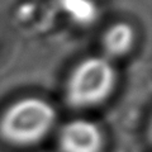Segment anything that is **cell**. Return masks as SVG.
<instances>
[{
	"instance_id": "4",
	"label": "cell",
	"mask_w": 152,
	"mask_h": 152,
	"mask_svg": "<svg viewBox=\"0 0 152 152\" xmlns=\"http://www.w3.org/2000/svg\"><path fill=\"white\" fill-rule=\"evenodd\" d=\"M136 38V31L129 23H113L102 36L103 56L112 61L126 57L134 47Z\"/></svg>"
},
{
	"instance_id": "2",
	"label": "cell",
	"mask_w": 152,
	"mask_h": 152,
	"mask_svg": "<svg viewBox=\"0 0 152 152\" xmlns=\"http://www.w3.org/2000/svg\"><path fill=\"white\" fill-rule=\"evenodd\" d=\"M118 83L113 61L103 55L85 57L72 69L65 84V102L70 108L98 107L112 96Z\"/></svg>"
},
{
	"instance_id": "1",
	"label": "cell",
	"mask_w": 152,
	"mask_h": 152,
	"mask_svg": "<svg viewBox=\"0 0 152 152\" xmlns=\"http://www.w3.org/2000/svg\"><path fill=\"white\" fill-rule=\"evenodd\" d=\"M57 123L56 108L38 96H26L8 105L0 115V138L14 147L42 142Z\"/></svg>"
},
{
	"instance_id": "3",
	"label": "cell",
	"mask_w": 152,
	"mask_h": 152,
	"mask_svg": "<svg viewBox=\"0 0 152 152\" xmlns=\"http://www.w3.org/2000/svg\"><path fill=\"white\" fill-rule=\"evenodd\" d=\"M104 146V132L91 119H71L62 124L57 134L60 152H103Z\"/></svg>"
},
{
	"instance_id": "5",
	"label": "cell",
	"mask_w": 152,
	"mask_h": 152,
	"mask_svg": "<svg viewBox=\"0 0 152 152\" xmlns=\"http://www.w3.org/2000/svg\"><path fill=\"white\" fill-rule=\"evenodd\" d=\"M60 7L71 20L81 26L94 23L99 14L93 0H60Z\"/></svg>"
}]
</instances>
